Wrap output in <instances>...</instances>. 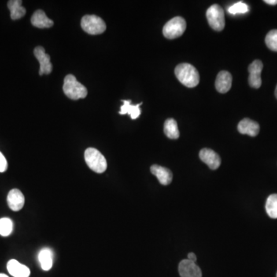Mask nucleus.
I'll return each mask as SVG.
<instances>
[{"mask_svg":"<svg viewBox=\"0 0 277 277\" xmlns=\"http://www.w3.org/2000/svg\"><path fill=\"white\" fill-rule=\"evenodd\" d=\"M0 277H9L7 275H5V274H0Z\"/></svg>","mask_w":277,"mask_h":277,"instance_id":"nucleus-28","label":"nucleus"},{"mask_svg":"<svg viewBox=\"0 0 277 277\" xmlns=\"http://www.w3.org/2000/svg\"><path fill=\"white\" fill-rule=\"evenodd\" d=\"M264 2L266 3L269 4V5H277V0H266Z\"/></svg>","mask_w":277,"mask_h":277,"instance_id":"nucleus-27","label":"nucleus"},{"mask_svg":"<svg viewBox=\"0 0 277 277\" xmlns=\"http://www.w3.org/2000/svg\"><path fill=\"white\" fill-rule=\"evenodd\" d=\"M266 210L270 218L277 219V194L270 195L267 198Z\"/></svg>","mask_w":277,"mask_h":277,"instance_id":"nucleus-21","label":"nucleus"},{"mask_svg":"<svg viewBox=\"0 0 277 277\" xmlns=\"http://www.w3.org/2000/svg\"><path fill=\"white\" fill-rule=\"evenodd\" d=\"M38 260L40 263L41 268L45 271L51 270L53 264V253L49 248L41 249L38 255Z\"/></svg>","mask_w":277,"mask_h":277,"instance_id":"nucleus-17","label":"nucleus"},{"mask_svg":"<svg viewBox=\"0 0 277 277\" xmlns=\"http://www.w3.org/2000/svg\"><path fill=\"white\" fill-rule=\"evenodd\" d=\"M81 27L90 35H99L106 30L105 22L95 15H86L81 20Z\"/></svg>","mask_w":277,"mask_h":277,"instance_id":"nucleus-4","label":"nucleus"},{"mask_svg":"<svg viewBox=\"0 0 277 277\" xmlns=\"http://www.w3.org/2000/svg\"><path fill=\"white\" fill-rule=\"evenodd\" d=\"M64 93L68 98L71 100H77L79 99L86 98L87 96V89L78 82L73 75H67L64 79Z\"/></svg>","mask_w":277,"mask_h":277,"instance_id":"nucleus-2","label":"nucleus"},{"mask_svg":"<svg viewBox=\"0 0 277 277\" xmlns=\"http://www.w3.org/2000/svg\"><path fill=\"white\" fill-rule=\"evenodd\" d=\"M179 273L181 277H202V271L200 267L188 259L179 263Z\"/></svg>","mask_w":277,"mask_h":277,"instance_id":"nucleus-9","label":"nucleus"},{"mask_svg":"<svg viewBox=\"0 0 277 277\" xmlns=\"http://www.w3.org/2000/svg\"><path fill=\"white\" fill-rule=\"evenodd\" d=\"M123 105L121 106V110L119 111V114H129L131 116L132 119H137L140 115L141 110L139 106L142 105V103L133 105H131V100H123Z\"/></svg>","mask_w":277,"mask_h":277,"instance_id":"nucleus-19","label":"nucleus"},{"mask_svg":"<svg viewBox=\"0 0 277 277\" xmlns=\"http://www.w3.org/2000/svg\"><path fill=\"white\" fill-rule=\"evenodd\" d=\"M22 3L21 0H10L8 2V8L10 10L12 20H20L26 14L27 10L22 6Z\"/></svg>","mask_w":277,"mask_h":277,"instance_id":"nucleus-18","label":"nucleus"},{"mask_svg":"<svg viewBox=\"0 0 277 277\" xmlns=\"http://www.w3.org/2000/svg\"><path fill=\"white\" fill-rule=\"evenodd\" d=\"M232 82L233 77L230 72L227 71L219 72L215 83L216 90L220 93H227L231 89Z\"/></svg>","mask_w":277,"mask_h":277,"instance_id":"nucleus-14","label":"nucleus"},{"mask_svg":"<svg viewBox=\"0 0 277 277\" xmlns=\"http://www.w3.org/2000/svg\"><path fill=\"white\" fill-rule=\"evenodd\" d=\"M34 55L35 58L39 61L40 69H39V75L44 74H50L53 71V65L50 63V56L46 54L45 49L42 46H37L34 49Z\"/></svg>","mask_w":277,"mask_h":277,"instance_id":"nucleus-8","label":"nucleus"},{"mask_svg":"<svg viewBox=\"0 0 277 277\" xmlns=\"http://www.w3.org/2000/svg\"><path fill=\"white\" fill-rule=\"evenodd\" d=\"M150 171L158 179L160 184L167 186L171 184L173 180V173L168 168L159 165H153Z\"/></svg>","mask_w":277,"mask_h":277,"instance_id":"nucleus-13","label":"nucleus"},{"mask_svg":"<svg viewBox=\"0 0 277 277\" xmlns=\"http://www.w3.org/2000/svg\"><path fill=\"white\" fill-rule=\"evenodd\" d=\"M31 23L33 26L39 29L50 28L53 27V21L46 16L43 11L39 9L35 11L31 18Z\"/></svg>","mask_w":277,"mask_h":277,"instance_id":"nucleus-16","label":"nucleus"},{"mask_svg":"<svg viewBox=\"0 0 277 277\" xmlns=\"http://www.w3.org/2000/svg\"></svg>","mask_w":277,"mask_h":277,"instance_id":"nucleus-30","label":"nucleus"},{"mask_svg":"<svg viewBox=\"0 0 277 277\" xmlns=\"http://www.w3.org/2000/svg\"><path fill=\"white\" fill-rule=\"evenodd\" d=\"M275 96H276V97H277V87H276Z\"/></svg>","mask_w":277,"mask_h":277,"instance_id":"nucleus-29","label":"nucleus"},{"mask_svg":"<svg viewBox=\"0 0 277 277\" xmlns=\"http://www.w3.org/2000/svg\"><path fill=\"white\" fill-rule=\"evenodd\" d=\"M186 29V20L181 16L173 18L163 27V35L169 39H176L184 34Z\"/></svg>","mask_w":277,"mask_h":277,"instance_id":"nucleus-5","label":"nucleus"},{"mask_svg":"<svg viewBox=\"0 0 277 277\" xmlns=\"http://www.w3.org/2000/svg\"><path fill=\"white\" fill-rule=\"evenodd\" d=\"M200 158L212 171L217 170L221 164V159L219 155L212 149L207 148L201 149L200 152Z\"/></svg>","mask_w":277,"mask_h":277,"instance_id":"nucleus-10","label":"nucleus"},{"mask_svg":"<svg viewBox=\"0 0 277 277\" xmlns=\"http://www.w3.org/2000/svg\"><path fill=\"white\" fill-rule=\"evenodd\" d=\"M8 168V163L5 160V156L0 152V173H3L6 171Z\"/></svg>","mask_w":277,"mask_h":277,"instance_id":"nucleus-25","label":"nucleus"},{"mask_svg":"<svg viewBox=\"0 0 277 277\" xmlns=\"http://www.w3.org/2000/svg\"><path fill=\"white\" fill-rule=\"evenodd\" d=\"M7 270L9 274L14 277H29L30 275V269L16 260L8 262Z\"/></svg>","mask_w":277,"mask_h":277,"instance_id":"nucleus-15","label":"nucleus"},{"mask_svg":"<svg viewBox=\"0 0 277 277\" xmlns=\"http://www.w3.org/2000/svg\"><path fill=\"white\" fill-rule=\"evenodd\" d=\"M85 160L90 170L103 173L107 169V162L104 155L95 148H88L85 151Z\"/></svg>","mask_w":277,"mask_h":277,"instance_id":"nucleus-3","label":"nucleus"},{"mask_svg":"<svg viewBox=\"0 0 277 277\" xmlns=\"http://www.w3.org/2000/svg\"><path fill=\"white\" fill-rule=\"evenodd\" d=\"M7 204L12 211H20L25 204L24 195L18 189L10 190L7 196Z\"/></svg>","mask_w":277,"mask_h":277,"instance_id":"nucleus-11","label":"nucleus"},{"mask_svg":"<svg viewBox=\"0 0 277 277\" xmlns=\"http://www.w3.org/2000/svg\"><path fill=\"white\" fill-rule=\"evenodd\" d=\"M207 18L211 28L222 31L225 27L224 11L218 4L211 5L207 11Z\"/></svg>","mask_w":277,"mask_h":277,"instance_id":"nucleus-6","label":"nucleus"},{"mask_svg":"<svg viewBox=\"0 0 277 277\" xmlns=\"http://www.w3.org/2000/svg\"><path fill=\"white\" fill-rule=\"evenodd\" d=\"M164 134L171 139H176L179 137L178 125L174 119H168L164 123Z\"/></svg>","mask_w":277,"mask_h":277,"instance_id":"nucleus-20","label":"nucleus"},{"mask_svg":"<svg viewBox=\"0 0 277 277\" xmlns=\"http://www.w3.org/2000/svg\"><path fill=\"white\" fill-rule=\"evenodd\" d=\"M263 64L260 60H255L249 65V84L254 89H259L262 85L261 72L263 70Z\"/></svg>","mask_w":277,"mask_h":277,"instance_id":"nucleus-7","label":"nucleus"},{"mask_svg":"<svg viewBox=\"0 0 277 277\" xmlns=\"http://www.w3.org/2000/svg\"><path fill=\"white\" fill-rule=\"evenodd\" d=\"M188 260H190V261L193 262V263H196L197 261V257L196 254L193 253H190L188 254Z\"/></svg>","mask_w":277,"mask_h":277,"instance_id":"nucleus-26","label":"nucleus"},{"mask_svg":"<svg viewBox=\"0 0 277 277\" xmlns=\"http://www.w3.org/2000/svg\"><path fill=\"white\" fill-rule=\"evenodd\" d=\"M13 230V223L9 218L0 219V235L8 237L12 234Z\"/></svg>","mask_w":277,"mask_h":277,"instance_id":"nucleus-22","label":"nucleus"},{"mask_svg":"<svg viewBox=\"0 0 277 277\" xmlns=\"http://www.w3.org/2000/svg\"><path fill=\"white\" fill-rule=\"evenodd\" d=\"M249 6L242 2H237L234 5H231L228 9L229 13L232 15L238 14V13L243 14V13L249 12Z\"/></svg>","mask_w":277,"mask_h":277,"instance_id":"nucleus-24","label":"nucleus"},{"mask_svg":"<svg viewBox=\"0 0 277 277\" xmlns=\"http://www.w3.org/2000/svg\"><path fill=\"white\" fill-rule=\"evenodd\" d=\"M267 47L272 51L277 52V30H273L267 34L265 39Z\"/></svg>","mask_w":277,"mask_h":277,"instance_id":"nucleus-23","label":"nucleus"},{"mask_svg":"<svg viewBox=\"0 0 277 277\" xmlns=\"http://www.w3.org/2000/svg\"><path fill=\"white\" fill-rule=\"evenodd\" d=\"M238 131L244 135L256 137L260 133V125L252 119L245 118L239 123Z\"/></svg>","mask_w":277,"mask_h":277,"instance_id":"nucleus-12","label":"nucleus"},{"mask_svg":"<svg viewBox=\"0 0 277 277\" xmlns=\"http://www.w3.org/2000/svg\"><path fill=\"white\" fill-rule=\"evenodd\" d=\"M175 75L178 80L188 88L196 87L200 83V74L191 64H179L175 67Z\"/></svg>","mask_w":277,"mask_h":277,"instance_id":"nucleus-1","label":"nucleus"}]
</instances>
